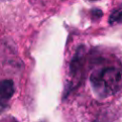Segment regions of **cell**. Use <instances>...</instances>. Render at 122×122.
I'll return each instance as SVG.
<instances>
[{"label": "cell", "instance_id": "obj_1", "mask_svg": "<svg viewBox=\"0 0 122 122\" xmlns=\"http://www.w3.org/2000/svg\"><path fill=\"white\" fill-rule=\"evenodd\" d=\"M93 92L100 98L112 96L122 89V70L107 67L95 70L90 77Z\"/></svg>", "mask_w": 122, "mask_h": 122}, {"label": "cell", "instance_id": "obj_2", "mask_svg": "<svg viewBox=\"0 0 122 122\" xmlns=\"http://www.w3.org/2000/svg\"><path fill=\"white\" fill-rule=\"evenodd\" d=\"M13 93H14V84L12 80H10V79L3 80L0 88V97H1L2 103L10 99Z\"/></svg>", "mask_w": 122, "mask_h": 122}, {"label": "cell", "instance_id": "obj_3", "mask_svg": "<svg viewBox=\"0 0 122 122\" xmlns=\"http://www.w3.org/2000/svg\"><path fill=\"white\" fill-rule=\"evenodd\" d=\"M109 22L111 25L122 23V8H119L118 10H115L113 12H112Z\"/></svg>", "mask_w": 122, "mask_h": 122}]
</instances>
